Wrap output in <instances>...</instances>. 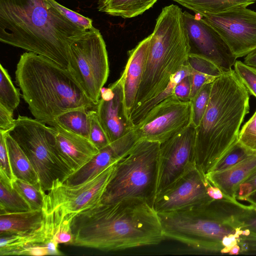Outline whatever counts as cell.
<instances>
[{"instance_id": "e575fe53", "label": "cell", "mask_w": 256, "mask_h": 256, "mask_svg": "<svg viewBox=\"0 0 256 256\" xmlns=\"http://www.w3.org/2000/svg\"><path fill=\"white\" fill-rule=\"evenodd\" d=\"M234 70L249 94L256 98V68L236 60L234 65Z\"/></svg>"}, {"instance_id": "ee69618b", "label": "cell", "mask_w": 256, "mask_h": 256, "mask_svg": "<svg viewBox=\"0 0 256 256\" xmlns=\"http://www.w3.org/2000/svg\"><path fill=\"white\" fill-rule=\"evenodd\" d=\"M207 191L209 196L212 200H230L236 201L231 200L225 196L218 188L212 184L210 181Z\"/></svg>"}, {"instance_id": "ac0fdd59", "label": "cell", "mask_w": 256, "mask_h": 256, "mask_svg": "<svg viewBox=\"0 0 256 256\" xmlns=\"http://www.w3.org/2000/svg\"><path fill=\"white\" fill-rule=\"evenodd\" d=\"M51 126L56 150L73 172L82 168L98 153L100 150L89 139L57 126Z\"/></svg>"}, {"instance_id": "f546056e", "label": "cell", "mask_w": 256, "mask_h": 256, "mask_svg": "<svg viewBox=\"0 0 256 256\" xmlns=\"http://www.w3.org/2000/svg\"><path fill=\"white\" fill-rule=\"evenodd\" d=\"M30 208L8 178L0 174V214L22 212Z\"/></svg>"}, {"instance_id": "836d02e7", "label": "cell", "mask_w": 256, "mask_h": 256, "mask_svg": "<svg viewBox=\"0 0 256 256\" xmlns=\"http://www.w3.org/2000/svg\"><path fill=\"white\" fill-rule=\"evenodd\" d=\"M254 152L248 148L238 140L218 163L212 172H218L228 169Z\"/></svg>"}, {"instance_id": "4dcf8cb0", "label": "cell", "mask_w": 256, "mask_h": 256, "mask_svg": "<svg viewBox=\"0 0 256 256\" xmlns=\"http://www.w3.org/2000/svg\"><path fill=\"white\" fill-rule=\"evenodd\" d=\"M12 185L28 204L30 210L42 209L45 192L42 190L40 184L34 185L15 178L12 182Z\"/></svg>"}, {"instance_id": "6da1fadb", "label": "cell", "mask_w": 256, "mask_h": 256, "mask_svg": "<svg viewBox=\"0 0 256 256\" xmlns=\"http://www.w3.org/2000/svg\"><path fill=\"white\" fill-rule=\"evenodd\" d=\"M71 228L70 245L106 252L158 245L166 238L153 205L137 198L100 203L76 214Z\"/></svg>"}, {"instance_id": "d4e9b609", "label": "cell", "mask_w": 256, "mask_h": 256, "mask_svg": "<svg viewBox=\"0 0 256 256\" xmlns=\"http://www.w3.org/2000/svg\"><path fill=\"white\" fill-rule=\"evenodd\" d=\"M188 64L191 69L190 100L204 85L213 82L224 71L210 60L196 55L189 54Z\"/></svg>"}, {"instance_id": "f6af8a7d", "label": "cell", "mask_w": 256, "mask_h": 256, "mask_svg": "<svg viewBox=\"0 0 256 256\" xmlns=\"http://www.w3.org/2000/svg\"><path fill=\"white\" fill-rule=\"evenodd\" d=\"M244 62L250 66L256 68V50L244 57Z\"/></svg>"}, {"instance_id": "603a6c76", "label": "cell", "mask_w": 256, "mask_h": 256, "mask_svg": "<svg viewBox=\"0 0 256 256\" xmlns=\"http://www.w3.org/2000/svg\"><path fill=\"white\" fill-rule=\"evenodd\" d=\"M44 214V228L48 240L54 241L58 244L70 245L73 239L72 223L76 214H64L58 209Z\"/></svg>"}, {"instance_id": "f35d334b", "label": "cell", "mask_w": 256, "mask_h": 256, "mask_svg": "<svg viewBox=\"0 0 256 256\" xmlns=\"http://www.w3.org/2000/svg\"><path fill=\"white\" fill-rule=\"evenodd\" d=\"M4 132L0 130V174L5 176L12 182L15 178L10 165Z\"/></svg>"}, {"instance_id": "cb8c5ba5", "label": "cell", "mask_w": 256, "mask_h": 256, "mask_svg": "<svg viewBox=\"0 0 256 256\" xmlns=\"http://www.w3.org/2000/svg\"><path fill=\"white\" fill-rule=\"evenodd\" d=\"M4 136L10 165L15 178L34 185L40 184L38 174L22 148L7 132H4Z\"/></svg>"}, {"instance_id": "d6986e66", "label": "cell", "mask_w": 256, "mask_h": 256, "mask_svg": "<svg viewBox=\"0 0 256 256\" xmlns=\"http://www.w3.org/2000/svg\"><path fill=\"white\" fill-rule=\"evenodd\" d=\"M150 34L129 51L128 58L120 78L122 80L126 113L130 118L144 74Z\"/></svg>"}, {"instance_id": "7c38bea8", "label": "cell", "mask_w": 256, "mask_h": 256, "mask_svg": "<svg viewBox=\"0 0 256 256\" xmlns=\"http://www.w3.org/2000/svg\"><path fill=\"white\" fill-rule=\"evenodd\" d=\"M196 126L192 122L160 144L156 196L196 166Z\"/></svg>"}, {"instance_id": "74e56055", "label": "cell", "mask_w": 256, "mask_h": 256, "mask_svg": "<svg viewBox=\"0 0 256 256\" xmlns=\"http://www.w3.org/2000/svg\"><path fill=\"white\" fill-rule=\"evenodd\" d=\"M64 17L74 24L86 30L92 28V20L61 5L55 0H47Z\"/></svg>"}, {"instance_id": "52a82bcc", "label": "cell", "mask_w": 256, "mask_h": 256, "mask_svg": "<svg viewBox=\"0 0 256 256\" xmlns=\"http://www.w3.org/2000/svg\"><path fill=\"white\" fill-rule=\"evenodd\" d=\"M160 143L138 140L115 162L101 203L110 204L130 198L153 205L156 195Z\"/></svg>"}, {"instance_id": "b9f144b4", "label": "cell", "mask_w": 256, "mask_h": 256, "mask_svg": "<svg viewBox=\"0 0 256 256\" xmlns=\"http://www.w3.org/2000/svg\"><path fill=\"white\" fill-rule=\"evenodd\" d=\"M192 85V77L190 74L184 77L177 84L174 89L173 95L180 100L190 101Z\"/></svg>"}, {"instance_id": "30bf717a", "label": "cell", "mask_w": 256, "mask_h": 256, "mask_svg": "<svg viewBox=\"0 0 256 256\" xmlns=\"http://www.w3.org/2000/svg\"><path fill=\"white\" fill-rule=\"evenodd\" d=\"M114 164L80 184L68 185L60 181H54L52 188L44 193V212L48 213L58 209L64 214H78L101 203Z\"/></svg>"}, {"instance_id": "7bdbcfd3", "label": "cell", "mask_w": 256, "mask_h": 256, "mask_svg": "<svg viewBox=\"0 0 256 256\" xmlns=\"http://www.w3.org/2000/svg\"><path fill=\"white\" fill-rule=\"evenodd\" d=\"M14 110L0 104V130L8 132L14 126L15 120L13 116Z\"/></svg>"}, {"instance_id": "7a4b0ae2", "label": "cell", "mask_w": 256, "mask_h": 256, "mask_svg": "<svg viewBox=\"0 0 256 256\" xmlns=\"http://www.w3.org/2000/svg\"><path fill=\"white\" fill-rule=\"evenodd\" d=\"M86 30L47 0H0V41L68 68L70 46Z\"/></svg>"}, {"instance_id": "8fae6325", "label": "cell", "mask_w": 256, "mask_h": 256, "mask_svg": "<svg viewBox=\"0 0 256 256\" xmlns=\"http://www.w3.org/2000/svg\"><path fill=\"white\" fill-rule=\"evenodd\" d=\"M192 122V106L172 95L156 105L134 126L138 140L162 143L187 128Z\"/></svg>"}, {"instance_id": "5b68a950", "label": "cell", "mask_w": 256, "mask_h": 256, "mask_svg": "<svg viewBox=\"0 0 256 256\" xmlns=\"http://www.w3.org/2000/svg\"><path fill=\"white\" fill-rule=\"evenodd\" d=\"M246 206L239 202L213 200L203 205L158 214L166 238L196 250L223 253L222 240L242 230L240 218Z\"/></svg>"}, {"instance_id": "d6a6232c", "label": "cell", "mask_w": 256, "mask_h": 256, "mask_svg": "<svg viewBox=\"0 0 256 256\" xmlns=\"http://www.w3.org/2000/svg\"><path fill=\"white\" fill-rule=\"evenodd\" d=\"M212 83L204 85L190 100L192 106V122L196 127L200 124L207 108L212 90Z\"/></svg>"}, {"instance_id": "5bb4252c", "label": "cell", "mask_w": 256, "mask_h": 256, "mask_svg": "<svg viewBox=\"0 0 256 256\" xmlns=\"http://www.w3.org/2000/svg\"><path fill=\"white\" fill-rule=\"evenodd\" d=\"M209 181L196 166L158 194L153 206L158 213L186 209L213 200L208 194Z\"/></svg>"}, {"instance_id": "d590c367", "label": "cell", "mask_w": 256, "mask_h": 256, "mask_svg": "<svg viewBox=\"0 0 256 256\" xmlns=\"http://www.w3.org/2000/svg\"><path fill=\"white\" fill-rule=\"evenodd\" d=\"M89 121V140L100 150L110 143L100 124L96 110L88 111Z\"/></svg>"}, {"instance_id": "1f68e13d", "label": "cell", "mask_w": 256, "mask_h": 256, "mask_svg": "<svg viewBox=\"0 0 256 256\" xmlns=\"http://www.w3.org/2000/svg\"><path fill=\"white\" fill-rule=\"evenodd\" d=\"M20 102V92L14 85L7 70L0 64V104L14 110Z\"/></svg>"}, {"instance_id": "4316f807", "label": "cell", "mask_w": 256, "mask_h": 256, "mask_svg": "<svg viewBox=\"0 0 256 256\" xmlns=\"http://www.w3.org/2000/svg\"><path fill=\"white\" fill-rule=\"evenodd\" d=\"M196 14H216L246 8L256 0H172Z\"/></svg>"}, {"instance_id": "7dc6e473", "label": "cell", "mask_w": 256, "mask_h": 256, "mask_svg": "<svg viewBox=\"0 0 256 256\" xmlns=\"http://www.w3.org/2000/svg\"><path fill=\"white\" fill-rule=\"evenodd\" d=\"M240 252V247L238 244L232 246L229 252L230 254H238Z\"/></svg>"}, {"instance_id": "9c48e42d", "label": "cell", "mask_w": 256, "mask_h": 256, "mask_svg": "<svg viewBox=\"0 0 256 256\" xmlns=\"http://www.w3.org/2000/svg\"><path fill=\"white\" fill-rule=\"evenodd\" d=\"M67 69L97 105L110 71L106 43L98 30L93 27L74 39Z\"/></svg>"}, {"instance_id": "8d00e7d4", "label": "cell", "mask_w": 256, "mask_h": 256, "mask_svg": "<svg viewBox=\"0 0 256 256\" xmlns=\"http://www.w3.org/2000/svg\"><path fill=\"white\" fill-rule=\"evenodd\" d=\"M238 141L248 148L256 151V110L240 130Z\"/></svg>"}, {"instance_id": "f1b7e54d", "label": "cell", "mask_w": 256, "mask_h": 256, "mask_svg": "<svg viewBox=\"0 0 256 256\" xmlns=\"http://www.w3.org/2000/svg\"><path fill=\"white\" fill-rule=\"evenodd\" d=\"M88 110L74 109L58 116L50 126H57L88 139L90 121Z\"/></svg>"}, {"instance_id": "ffe728a7", "label": "cell", "mask_w": 256, "mask_h": 256, "mask_svg": "<svg viewBox=\"0 0 256 256\" xmlns=\"http://www.w3.org/2000/svg\"><path fill=\"white\" fill-rule=\"evenodd\" d=\"M256 170V151L232 166L221 171L212 172L206 177L225 196L236 200V194L239 185Z\"/></svg>"}, {"instance_id": "484cf974", "label": "cell", "mask_w": 256, "mask_h": 256, "mask_svg": "<svg viewBox=\"0 0 256 256\" xmlns=\"http://www.w3.org/2000/svg\"><path fill=\"white\" fill-rule=\"evenodd\" d=\"M158 0H98V9L108 14L124 18L142 14Z\"/></svg>"}, {"instance_id": "ab89813d", "label": "cell", "mask_w": 256, "mask_h": 256, "mask_svg": "<svg viewBox=\"0 0 256 256\" xmlns=\"http://www.w3.org/2000/svg\"><path fill=\"white\" fill-rule=\"evenodd\" d=\"M256 190V170L241 183L236 194V200H244Z\"/></svg>"}, {"instance_id": "3957f363", "label": "cell", "mask_w": 256, "mask_h": 256, "mask_svg": "<svg viewBox=\"0 0 256 256\" xmlns=\"http://www.w3.org/2000/svg\"><path fill=\"white\" fill-rule=\"evenodd\" d=\"M250 95L232 68L212 82L207 108L196 127V166L206 176L238 140L250 112Z\"/></svg>"}, {"instance_id": "2e32d148", "label": "cell", "mask_w": 256, "mask_h": 256, "mask_svg": "<svg viewBox=\"0 0 256 256\" xmlns=\"http://www.w3.org/2000/svg\"><path fill=\"white\" fill-rule=\"evenodd\" d=\"M96 110L98 120L110 142L133 129L124 105L122 80L120 78L108 88L102 89Z\"/></svg>"}, {"instance_id": "44dd1931", "label": "cell", "mask_w": 256, "mask_h": 256, "mask_svg": "<svg viewBox=\"0 0 256 256\" xmlns=\"http://www.w3.org/2000/svg\"><path fill=\"white\" fill-rule=\"evenodd\" d=\"M0 256H27L32 247L46 244L44 222L40 228L27 232L0 236Z\"/></svg>"}, {"instance_id": "bcb514c9", "label": "cell", "mask_w": 256, "mask_h": 256, "mask_svg": "<svg viewBox=\"0 0 256 256\" xmlns=\"http://www.w3.org/2000/svg\"><path fill=\"white\" fill-rule=\"evenodd\" d=\"M251 205L256 206V190L248 196L246 200Z\"/></svg>"}, {"instance_id": "8992f818", "label": "cell", "mask_w": 256, "mask_h": 256, "mask_svg": "<svg viewBox=\"0 0 256 256\" xmlns=\"http://www.w3.org/2000/svg\"><path fill=\"white\" fill-rule=\"evenodd\" d=\"M182 14L179 6L170 4L157 18L134 108L162 92L187 64L190 47Z\"/></svg>"}, {"instance_id": "7402d4cb", "label": "cell", "mask_w": 256, "mask_h": 256, "mask_svg": "<svg viewBox=\"0 0 256 256\" xmlns=\"http://www.w3.org/2000/svg\"><path fill=\"white\" fill-rule=\"evenodd\" d=\"M42 210L0 214V236L36 230L44 222Z\"/></svg>"}, {"instance_id": "ba28073f", "label": "cell", "mask_w": 256, "mask_h": 256, "mask_svg": "<svg viewBox=\"0 0 256 256\" xmlns=\"http://www.w3.org/2000/svg\"><path fill=\"white\" fill-rule=\"evenodd\" d=\"M8 134L26 154L46 192L54 181L64 182L73 173L58 154L52 127L36 118L18 116Z\"/></svg>"}, {"instance_id": "60d3db41", "label": "cell", "mask_w": 256, "mask_h": 256, "mask_svg": "<svg viewBox=\"0 0 256 256\" xmlns=\"http://www.w3.org/2000/svg\"><path fill=\"white\" fill-rule=\"evenodd\" d=\"M240 228L256 233V206H248L240 218Z\"/></svg>"}, {"instance_id": "277c9868", "label": "cell", "mask_w": 256, "mask_h": 256, "mask_svg": "<svg viewBox=\"0 0 256 256\" xmlns=\"http://www.w3.org/2000/svg\"><path fill=\"white\" fill-rule=\"evenodd\" d=\"M15 78L33 116L48 126L69 110L96 108L66 68L41 55L22 54Z\"/></svg>"}, {"instance_id": "4fadbf2b", "label": "cell", "mask_w": 256, "mask_h": 256, "mask_svg": "<svg viewBox=\"0 0 256 256\" xmlns=\"http://www.w3.org/2000/svg\"><path fill=\"white\" fill-rule=\"evenodd\" d=\"M200 16L218 32L236 58L256 50V12L242 8Z\"/></svg>"}, {"instance_id": "9a60e30c", "label": "cell", "mask_w": 256, "mask_h": 256, "mask_svg": "<svg viewBox=\"0 0 256 256\" xmlns=\"http://www.w3.org/2000/svg\"><path fill=\"white\" fill-rule=\"evenodd\" d=\"M190 54L206 58L224 70L232 68L236 60L218 32L204 20L188 12L182 14Z\"/></svg>"}, {"instance_id": "e0dca14e", "label": "cell", "mask_w": 256, "mask_h": 256, "mask_svg": "<svg viewBox=\"0 0 256 256\" xmlns=\"http://www.w3.org/2000/svg\"><path fill=\"white\" fill-rule=\"evenodd\" d=\"M138 140L134 129L100 150L98 153L63 182L76 185L94 178L124 156Z\"/></svg>"}, {"instance_id": "83f0119b", "label": "cell", "mask_w": 256, "mask_h": 256, "mask_svg": "<svg viewBox=\"0 0 256 256\" xmlns=\"http://www.w3.org/2000/svg\"><path fill=\"white\" fill-rule=\"evenodd\" d=\"M191 74V69L188 62L182 66L172 76L167 86L154 97L133 109L130 118L133 126H136L144 118L147 114L158 104L173 95L177 84L187 76Z\"/></svg>"}]
</instances>
